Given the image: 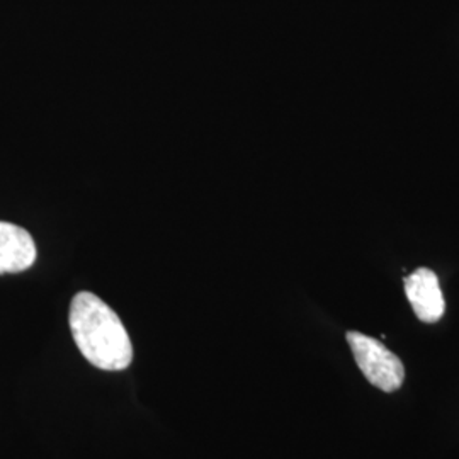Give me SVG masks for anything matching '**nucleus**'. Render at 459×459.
Returning <instances> with one entry per match:
<instances>
[{
    "label": "nucleus",
    "mask_w": 459,
    "mask_h": 459,
    "mask_svg": "<svg viewBox=\"0 0 459 459\" xmlns=\"http://www.w3.org/2000/svg\"><path fill=\"white\" fill-rule=\"evenodd\" d=\"M70 330L83 358L102 371H123L133 361L132 339L115 310L82 291L70 305Z\"/></svg>",
    "instance_id": "obj_1"
},
{
    "label": "nucleus",
    "mask_w": 459,
    "mask_h": 459,
    "mask_svg": "<svg viewBox=\"0 0 459 459\" xmlns=\"http://www.w3.org/2000/svg\"><path fill=\"white\" fill-rule=\"evenodd\" d=\"M347 342L364 377L381 392H396L405 381V368L398 356L377 339L361 332H347Z\"/></svg>",
    "instance_id": "obj_2"
},
{
    "label": "nucleus",
    "mask_w": 459,
    "mask_h": 459,
    "mask_svg": "<svg viewBox=\"0 0 459 459\" xmlns=\"http://www.w3.org/2000/svg\"><path fill=\"white\" fill-rule=\"evenodd\" d=\"M405 293L419 320L436 324L443 318L446 303L436 273L427 267L413 271L405 278Z\"/></svg>",
    "instance_id": "obj_3"
},
{
    "label": "nucleus",
    "mask_w": 459,
    "mask_h": 459,
    "mask_svg": "<svg viewBox=\"0 0 459 459\" xmlns=\"http://www.w3.org/2000/svg\"><path fill=\"white\" fill-rule=\"evenodd\" d=\"M36 263V244L28 230L0 221V274H16Z\"/></svg>",
    "instance_id": "obj_4"
}]
</instances>
